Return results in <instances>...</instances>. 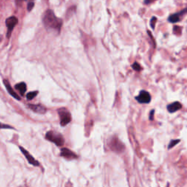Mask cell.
<instances>
[{"label":"cell","mask_w":187,"mask_h":187,"mask_svg":"<svg viewBox=\"0 0 187 187\" xmlns=\"http://www.w3.org/2000/svg\"><path fill=\"white\" fill-rule=\"evenodd\" d=\"M43 23L46 27L54 29H60L62 22L60 19L56 17L54 12L51 10H48L45 13L43 16Z\"/></svg>","instance_id":"obj_1"},{"label":"cell","mask_w":187,"mask_h":187,"mask_svg":"<svg viewBox=\"0 0 187 187\" xmlns=\"http://www.w3.org/2000/svg\"><path fill=\"white\" fill-rule=\"evenodd\" d=\"M46 138L48 141L54 143L57 146H62L64 143V139L62 134L54 131H49L46 133Z\"/></svg>","instance_id":"obj_2"},{"label":"cell","mask_w":187,"mask_h":187,"mask_svg":"<svg viewBox=\"0 0 187 187\" xmlns=\"http://www.w3.org/2000/svg\"><path fill=\"white\" fill-rule=\"evenodd\" d=\"M108 146L113 151L116 152V153H121L125 149L123 143L116 136H113L110 138L108 141Z\"/></svg>","instance_id":"obj_3"},{"label":"cell","mask_w":187,"mask_h":187,"mask_svg":"<svg viewBox=\"0 0 187 187\" xmlns=\"http://www.w3.org/2000/svg\"><path fill=\"white\" fill-rule=\"evenodd\" d=\"M59 115L60 118V124L62 127H65L72 120L71 114L67 110L64 108L59 110Z\"/></svg>","instance_id":"obj_4"},{"label":"cell","mask_w":187,"mask_h":187,"mask_svg":"<svg viewBox=\"0 0 187 187\" xmlns=\"http://www.w3.org/2000/svg\"><path fill=\"white\" fill-rule=\"evenodd\" d=\"M135 99L140 104H149L151 101V96L150 93L145 90H141L139 95L135 97Z\"/></svg>","instance_id":"obj_5"},{"label":"cell","mask_w":187,"mask_h":187,"mask_svg":"<svg viewBox=\"0 0 187 187\" xmlns=\"http://www.w3.org/2000/svg\"><path fill=\"white\" fill-rule=\"evenodd\" d=\"M187 14V7L184 9L181 10V11L178 12V13H173L172 15H170L168 18V21L171 23H176L179 22L181 21L184 16Z\"/></svg>","instance_id":"obj_6"},{"label":"cell","mask_w":187,"mask_h":187,"mask_svg":"<svg viewBox=\"0 0 187 187\" xmlns=\"http://www.w3.org/2000/svg\"><path fill=\"white\" fill-rule=\"evenodd\" d=\"M20 150L21 151V152L23 153V154L24 155L26 159L27 160V161L29 162V163L31 164H32L33 166H39L40 163L39 162L37 161V160L34 159V156L32 155H31L29 153V152L27 150H26L25 148H23L22 146H19Z\"/></svg>","instance_id":"obj_7"},{"label":"cell","mask_w":187,"mask_h":187,"mask_svg":"<svg viewBox=\"0 0 187 187\" xmlns=\"http://www.w3.org/2000/svg\"><path fill=\"white\" fill-rule=\"evenodd\" d=\"M61 156H63L67 160H75L78 158L77 154H75L73 151H72L71 150L67 148H62L61 150Z\"/></svg>","instance_id":"obj_8"},{"label":"cell","mask_w":187,"mask_h":187,"mask_svg":"<svg viewBox=\"0 0 187 187\" xmlns=\"http://www.w3.org/2000/svg\"><path fill=\"white\" fill-rule=\"evenodd\" d=\"M17 23H18V18L14 16L10 17V18H8L6 20L7 27L8 29V34H7V36H9V33L11 32L12 30L13 29V28L15 27Z\"/></svg>","instance_id":"obj_9"},{"label":"cell","mask_w":187,"mask_h":187,"mask_svg":"<svg viewBox=\"0 0 187 187\" xmlns=\"http://www.w3.org/2000/svg\"><path fill=\"white\" fill-rule=\"evenodd\" d=\"M181 108H182V105L178 101L168 105V106H167V110H168V112L170 113H173L175 112H177V111H180Z\"/></svg>","instance_id":"obj_10"},{"label":"cell","mask_w":187,"mask_h":187,"mask_svg":"<svg viewBox=\"0 0 187 187\" xmlns=\"http://www.w3.org/2000/svg\"><path fill=\"white\" fill-rule=\"evenodd\" d=\"M29 107L34 112L38 113L44 114L46 112V108L41 105H29Z\"/></svg>","instance_id":"obj_11"},{"label":"cell","mask_w":187,"mask_h":187,"mask_svg":"<svg viewBox=\"0 0 187 187\" xmlns=\"http://www.w3.org/2000/svg\"><path fill=\"white\" fill-rule=\"evenodd\" d=\"M3 83H4V84L5 85V87H6L7 90V91H8L9 94H10V95H11L13 97L15 98V99H18V100H20V99H21V98L18 97V95L15 92V91H13V89L12 88L11 86H10V83H9L8 80H4Z\"/></svg>","instance_id":"obj_12"},{"label":"cell","mask_w":187,"mask_h":187,"mask_svg":"<svg viewBox=\"0 0 187 187\" xmlns=\"http://www.w3.org/2000/svg\"><path fill=\"white\" fill-rule=\"evenodd\" d=\"M15 88L21 93V95H24V93L26 91V83L22 82L15 85Z\"/></svg>","instance_id":"obj_13"},{"label":"cell","mask_w":187,"mask_h":187,"mask_svg":"<svg viewBox=\"0 0 187 187\" xmlns=\"http://www.w3.org/2000/svg\"><path fill=\"white\" fill-rule=\"evenodd\" d=\"M157 22V18L156 16H152L150 21V26L152 29H155V26H156V23Z\"/></svg>","instance_id":"obj_14"},{"label":"cell","mask_w":187,"mask_h":187,"mask_svg":"<svg viewBox=\"0 0 187 187\" xmlns=\"http://www.w3.org/2000/svg\"><path fill=\"white\" fill-rule=\"evenodd\" d=\"M132 68L136 72H140V70H142L141 66L140 65V64H139L138 62H135L133 64H132Z\"/></svg>","instance_id":"obj_15"},{"label":"cell","mask_w":187,"mask_h":187,"mask_svg":"<svg viewBox=\"0 0 187 187\" xmlns=\"http://www.w3.org/2000/svg\"><path fill=\"white\" fill-rule=\"evenodd\" d=\"M38 94V91H32V92H29L28 93L27 95H26V98H27L29 100H31V99H34V97H35L36 96H37V95Z\"/></svg>","instance_id":"obj_16"},{"label":"cell","mask_w":187,"mask_h":187,"mask_svg":"<svg viewBox=\"0 0 187 187\" xmlns=\"http://www.w3.org/2000/svg\"><path fill=\"white\" fill-rule=\"evenodd\" d=\"M181 140H179V139H177V140H172L170 141V143H169V145H168V149H170V148H173L174 146H176L177 145L178 143H180Z\"/></svg>","instance_id":"obj_17"},{"label":"cell","mask_w":187,"mask_h":187,"mask_svg":"<svg viewBox=\"0 0 187 187\" xmlns=\"http://www.w3.org/2000/svg\"><path fill=\"white\" fill-rule=\"evenodd\" d=\"M173 31H174V33H176V34H177L178 32H179V34H181V28L178 26H176L173 28Z\"/></svg>","instance_id":"obj_18"},{"label":"cell","mask_w":187,"mask_h":187,"mask_svg":"<svg viewBox=\"0 0 187 187\" xmlns=\"http://www.w3.org/2000/svg\"><path fill=\"white\" fill-rule=\"evenodd\" d=\"M0 129H13V127H10V125H7V124H4L0 123Z\"/></svg>","instance_id":"obj_19"},{"label":"cell","mask_w":187,"mask_h":187,"mask_svg":"<svg viewBox=\"0 0 187 187\" xmlns=\"http://www.w3.org/2000/svg\"><path fill=\"white\" fill-rule=\"evenodd\" d=\"M34 2H30L28 4V5H27L28 10H29V11H31L33 7H34Z\"/></svg>","instance_id":"obj_20"},{"label":"cell","mask_w":187,"mask_h":187,"mask_svg":"<svg viewBox=\"0 0 187 187\" xmlns=\"http://www.w3.org/2000/svg\"><path fill=\"white\" fill-rule=\"evenodd\" d=\"M156 0H144V1H143V3H144V5H150V4L153 3V2H156Z\"/></svg>","instance_id":"obj_21"},{"label":"cell","mask_w":187,"mask_h":187,"mask_svg":"<svg viewBox=\"0 0 187 187\" xmlns=\"http://www.w3.org/2000/svg\"><path fill=\"white\" fill-rule=\"evenodd\" d=\"M154 112H155L154 110H151V112H150L149 119L151 121H153V116H154Z\"/></svg>","instance_id":"obj_22"},{"label":"cell","mask_w":187,"mask_h":187,"mask_svg":"<svg viewBox=\"0 0 187 187\" xmlns=\"http://www.w3.org/2000/svg\"><path fill=\"white\" fill-rule=\"evenodd\" d=\"M147 32H148V34L149 35L150 38H151V40H153V45H154V47H155V46H156V42H155L154 39H153V37L151 35V32H150V31H147Z\"/></svg>","instance_id":"obj_23"}]
</instances>
